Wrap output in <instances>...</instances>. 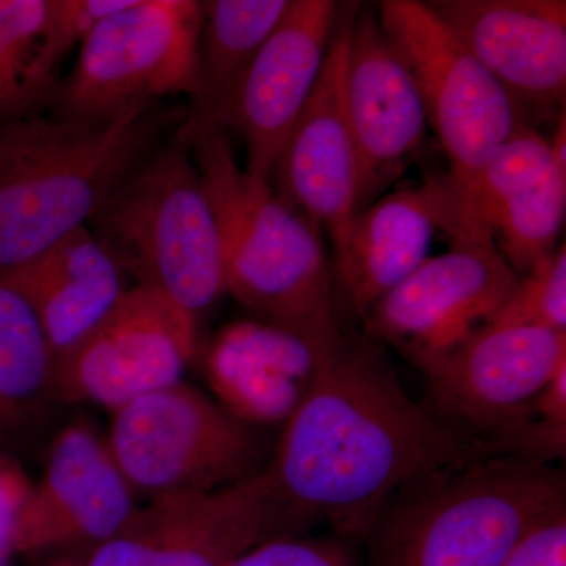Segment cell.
<instances>
[{"instance_id":"obj_1","label":"cell","mask_w":566,"mask_h":566,"mask_svg":"<svg viewBox=\"0 0 566 566\" xmlns=\"http://www.w3.org/2000/svg\"><path fill=\"white\" fill-rule=\"evenodd\" d=\"M504 455L406 394L385 353L348 342L327 357L285 420L266 469L279 535L329 524L367 538L400 488L476 458Z\"/></svg>"},{"instance_id":"obj_2","label":"cell","mask_w":566,"mask_h":566,"mask_svg":"<svg viewBox=\"0 0 566 566\" xmlns=\"http://www.w3.org/2000/svg\"><path fill=\"white\" fill-rule=\"evenodd\" d=\"M185 118L186 107L156 103L114 120L0 126V277L88 226Z\"/></svg>"},{"instance_id":"obj_3","label":"cell","mask_w":566,"mask_h":566,"mask_svg":"<svg viewBox=\"0 0 566 566\" xmlns=\"http://www.w3.org/2000/svg\"><path fill=\"white\" fill-rule=\"evenodd\" d=\"M188 144L218 223L226 293L324 356L337 352L346 338L335 316L322 230L270 181L245 172L226 129L196 134Z\"/></svg>"},{"instance_id":"obj_4","label":"cell","mask_w":566,"mask_h":566,"mask_svg":"<svg viewBox=\"0 0 566 566\" xmlns=\"http://www.w3.org/2000/svg\"><path fill=\"white\" fill-rule=\"evenodd\" d=\"M562 506L565 474L546 461L490 455L449 465L387 502L365 538L368 566H501Z\"/></svg>"},{"instance_id":"obj_5","label":"cell","mask_w":566,"mask_h":566,"mask_svg":"<svg viewBox=\"0 0 566 566\" xmlns=\"http://www.w3.org/2000/svg\"><path fill=\"white\" fill-rule=\"evenodd\" d=\"M137 285L199 324L226 293L221 238L191 145L175 132L88 222Z\"/></svg>"},{"instance_id":"obj_6","label":"cell","mask_w":566,"mask_h":566,"mask_svg":"<svg viewBox=\"0 0 566 566\" xmlns=\"http://www.w3.org/2000/svg\"><path fill=\"white\" fill-rule=\"evenodd\" d=\"M376 10L382 32L415 76L428 126L449 159L457 210L452 238L486 240L472 222L476 180L491 155L528 126L524 112L427 2L385 0Z\"/></svg>"},{"instance_id":"obj_7","label":"cell","mask_w":566,"mask_h":566,"mask_svg":"<svg viewBox=\"0 0 566 566\" xmlns=\"http://www.w3.org/2000/svg\"><path fill=\"white\" fill-rule=\"evenodd\" d=\"M203 2L129 0L99 22L59 81L50 115L63 120H114L199 92Z\"/></svg>"},{"instance_id":"obj_8","label":"cell","mask_w":566,"mask_h":566,"mask_svg":"<svg viewBox=\"0 0 566 566\" xmlns=\"http://www.w3.org/2000/svg\"><path fill=\"white\" fill-rule=\"evenodd\" d=\"M111 415L104 438L134 493L169 497L251 475L255 442L248 423L188 382L144 395Z\"/></svg>"},{"instance_id":"obj_9","label":"cell","mask_w":566,"mask_h":566,"mask_svg":"<svg viewBox=\"0 0 566 566\" xmlns=\"http://www.w3.org/2000/svg\"><path fill=\"white\" fill-rule=\"evenodd\" d=\"M566 363V333L486 324L423 371L439 419L516 455L536 397Z\"/></svg>"},{"instance_id":"obj_10","label":"cell","mask_w":566,"mask_h":566,"mask_svg":"<svg viewBox=\"0 0 566 566\" xmlns=\"http://www.w3.org/2000/svg\"><path fill=\"white\" fill-rule=\"evenodd\" d=\"M517 277L493 241L453 238L365 314V333L424 371L494 318Z\"/></svg>"},{"instance_id":"obj_11","label":"cell","mask_w":566,"mask_h":566,"mask_svg":"<svg viewBox=\"0 0 566 566\" xmlns=\"http://www.w3.org/2000/svg\"><path fill=\"white\" fill-rule=\"evenodd\" d=\"M199 354V324L133 285L95 331L55 363L54 400L117 411L182 381Z\"/></svg>"},{"instance_id":"obj_12","label":"cell","mask_w":566,"mask_h":566,"mask_svg":"<svg viewBox=\"0 0 566 566\" xmlns=\"http://www.w3.org/2000/svg\"><path fill=\"white\" fill-rule=\"evenodd\" d=\"M357 3L338 18L326 63L271 174L279 197L326 232L340 251L359 212L360 166L345 109V65Z\"/></svg>"},{"instance_id":"obj_13","label":"cell","mask_w":566,"mask_h":566,"mask_svg":"<svg viewBox=\"0 0 566 566\" xmlns=\"http://www.w3.org/2000/svg\"><path fill=\"white\" fill-rule=\"evenodd\" d=\"M345 109L360 166L359 211L405 172L427 137V112L411 71L371 9H357L345 65Z\"/></svg>"},{"instance_id":"obj_14","label":"cell","mask_w":566,"mask_h":566,"mask_svg":"<svg viewBox=\"0 0 566 566\" xmlns=\"http://www.w3.org/2000/svg\"><path fill=\"white\" fill-rule=\"evenodd\" d=\"M333 0H290L249 66L229 129L244 140V170L270 181L293 126L311 99L338 21Z\"/></svg>"},{"instance_id":"obj_15","label":"cell","mask_w":566,"mask_h":566,"mask_svg":"<svg viewBox=\"0 0 566 566\" xmlns=\"http://www.w3.org/2000/svg\"><path fill=\"white\" fill-rule=\"evenodd\" d=\"M427 3L523 112H565V0Z\"/></svg>"},{"instance_id":"obj_16","label":"cell","mask_w":566,"mask_h":566,"mask_svg":"<svg viewBox=\"0 0 566 566\" xmlns=\"http://www.w3.org/2000/svg\"><path fill=\"white\" fill-rule=\"evenodd\" d=\"M566 212V167L531 126L488 159L472 199V222L517 275L558 248Z\"/></svg>"},{"instance_id":"obj_17","label":"cell","mask_w":566,"mask_h":566,"mask_svg":"<svg viewBox=\"0 0 566 566\" xmlns=\"http://www.w3.org/2000/svg\"><path fill=\"white\" fill-rule=\"evenodd\" d=\"M455 199L447 175L379 197L354 216L335 274L357 315L368 311L430 259L439 232L452 238Z\"/></svg>"},{"instance_id":"obj_18","label":"cell","mask_w":566,"mask_h":566,"mask_svg":"<svg viewBox=\"0 0 566 566\" xmlns=\"http://www.w3.org/2000/svg\"><path fill=\"white\" fill-rule=\"evenodd\" d=\"M327 357L300 335L253 319L219 331L203 363L227 411L244 423H274L289 419Z\"/></svg>"},{"instance_id":"obj_19","label":"cell","mask_w":566,"mask_h":566,"mask_svg":"<svg viewBox=\"0 0 566 566\" xmlns=\"http://www.w3.org/2000/svg\"><path fill=\"white\" fill-rule=\"evenodd\" d=\"M2 277L31 304L55 363L95 331L129 290L125 271L88 226Z\"/></svg>"},{"instance_id":"obj_20","label":"cell","mask_w":566,"mask_h":566,"mask_svg":"<svg viewBox=\"0 0 566 566\" xmlns=\"http://www.w3.org/2000/svg\"><path fill=\"white\" fill-rule=\"evenodd\" d=\"M158 536L148 566H230L279 536L266 472L211 491L153 499Z\"/></svg>"},{"instance_id":"obj_21","label":"cell","mask_w":566,"mask_h":566,"mask_svg":"<svg viewBox=\"0 0 566 566\" xmlns=\"http://www.w3.org/2000/svg\"><path fill=\"white\" fill-rule=\"evenodd\" d=\"M290 0L203 2L199 92L178 134L191 139L210 129L229 132L230 114L249 66L274 31Z\"/></svg>"},{"instance_id":"obj_22","label":"cell","mask_w":566,"mask_h":566,"mask_svg":"<svg viewBox=\"0 0 566 566\" xmlns=\"http://www.w3.org/2000/svg\"><path fill=\"white\" fill-rule=\"evenodd\" d=\"M55 357L35 312L0 277V449L21 441L54 400Z\"/></svg>"},{"instance_id":"obj_23","label":"cell","mask_w":566,"mask_h":566,"mask_svg":"<svg viewBox=\"0 0 566 566\" xmlns=\"http://www.w3.org/2000/svg\"><path fill=\"white\" fill-rule=\"evenodd\" d=\"M112 463L106 438L92 424L74 422L59 431L22 512L11 554L41 553L51 528L84 505Z\"/></svg>"},{"instance_id":"obj_24","label":"cell","mask_w":566,"mask_h":566,"mask_svg":"<svg viewBox=\"0 0 566 566\" xmlns=\"http://www.w3.org/2000/svg\"><path fill=\"white\" fill-rule=\"evenodd\" d=\"M48 0H0V126L50 111L57 70L43 50Z\"/></svg>"},{"instance_id":"obj_25","label":"cell","mask_w":566,"mask_h":566,"mask_svg":"<svg viewBox=\"0 0 566 566\" xmlns=\"http://www.w3.org/2000/svg\"><path fill=\"white\" fill-rule=\"evenodd\" d=\"M488 324L532 326L566 333V248L562 243L534 270L517 277L504 305Z\"/></svg>"},{"instance_id":"obj_26","label":"cell","mask_w":566,"mask_h":566,"mask_svg":"<svg viewBox=\"0 0 566 566\" xmlns=\"http://www.w3.org/2000/svg\"><path fill=\"white\" fill-rule=\"evenodd\" d=\"M129 0H48L43 50L48 62L59 69L65 55L84 40L99 22L128 6Z\"/></svg>"},{"instance_id":"obj_27","label":"cell","mask_w":566,"mask_h":566,"mask_svg":"<svg viewBox=\"0 0 566 566\" xmlns=\"http://www.w3.org/2000/svg\"><path fill=\"white\" fill-rule=\"evenodd\" d=\"M230 566H359L340 539L274 536L253 546Z\"/></svg>"},{"instance_id":"obj_28","label":"cell","mask_w":566,"mask_h":566,"mask_svg":"<svg viewBox=\"0 0 566 566\" xmlns=\"http://www.w3.org/2000/svg\"><path fill=\"white\" fill-rule=\"evenodd\" d=\"M158 536L156 506L139 510L129 526L88 551L82 566H148Z\"/></svg>"},{"instance_id":"obj_29","label":"cell","mask_w":566,"mask_h":566,"mask_svg":"<svg viewBox=\"0 0 566 566\" xmlns=\"http://www.w3.org/2000/svg\"><path fill=\"white\" fill-rule=\"evenodd\" d=\"M501 566H566V506L538 521Z\"/></svg>"},{"instance_id":"obj_30","label":"cell","mask_w":566,"mask_h":566,"mask_svg":"<svg viewBox=\"0 0 566 566\" xmlns=\"http://www.w3.org/2000/svg\"><path fill=\"white\" fill-rule=\"evenodd\" d=\"M33 483L17 458L0 449V558L11 556L14 535Z\"/></svg>"},{"instance_id":"obj_31","label":"cell","mask_w":566,"mask_h":566,"mask_svg":"<svg viewBox=\"0 0 566 566\" xmlns=\"http://www.w3.org/2000/svg\"><path fill=\"white\" fill-rule=\"evenodd\" d=\"M88 551H80V553H71L69 556L59 557L57 560L52 562L50 566H82L85 557H87Z\"/></svg>"}]
</instances>
